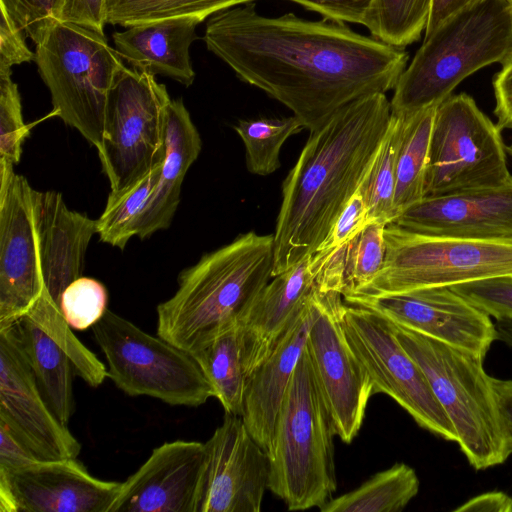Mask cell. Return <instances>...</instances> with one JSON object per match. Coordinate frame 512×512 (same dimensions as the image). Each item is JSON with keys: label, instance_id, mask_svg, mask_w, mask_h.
<instances>
[{"label": "cell", "instance_id": "obj_1", "mask_svg": "<svg viewBox=\"0 0 512 512\" xmlns=\"http://www.w3.org/2000/svg\"><path fill=\"white\" fill-rule=\"evenodd\" d=\"M204 41L244 82L293 112L309 132L351 102L394 89L408 53L326 19L260 15L255 5L212 15Z\"/></svg>", "mask_w": 512, "mask_h": 512}, {"label": "cell", "instance_id": "obj_2", "mask_svg": "<svg viewBox=\"0 0 512 512\" xmlns=\"http://www.w3.org/2000/svg\"><path fill=\"white\" fill-rule=\"evenodd\" d=\"M391 103L363 96L310 132L283 182L272 278L315 253L364 184L385 141Z\"/></svg>", "mask_w": 512, "mask_h": 512}, {"label": "cell", "instance_id": "obj_3", "mask_svg": "<svg viewBox=\"0 0 512 512\" xmlns=\"http://www.w3.org/2000/svg\"><path fill=\"white\" fill-rule=\"evenodd\" d=\"M274 235L254 231L207 254L178 276V289L157 306V335L195 353L238 323L272 278Z\"/></svg>", "mask_w": 512, "mask_h": 512}, {"label": "cell", "instance_id": "obj_4", "mask_svg": "<svg viewBox=\"0 0 512 512\" xmlns=\"http://www.w3.org/2000/svg\"><path fill=\"white\" fill-rule=\"evenodd\" d=\"M512 56V0H482L431 35L400 75L391 112L411 115L438 106L469 75Z\"/></svg>", "mask_w": 512, "mask_h": 512}, {"label": "cell", "instance_id": "obj_5", "mask_svg": "<svg viewBox=\"0 0 512 512\" xmlns=\"http://www.w3.org/2000/svg\"><path fill=\"white\" fill-rule=\"evenodd\" d=\"M336 431L304 348L284 396L270 459L268 490L288 510L320 508L337 490Z\"/></svg>", "mask_w": 512, "mask_h": 512}, {"label": "cell", "instance_id": "obj_6", "mask_svg": "<svg viewBox=\"0 0 512 512\" xmlns=\"http://www.w3.org/2000/svg\"><path fill=\"white\" fill-rule=\"evenodd\" d=\"M394 328L402 346L425 374L469 464L484 470L504 463L511 453L492 377L483 367L484 358L396 324Z\"/></svg>", "mask_w": 512, "mask_h": 512}, {"label": "cell", "instance_id": "obj_7", "mask_svg": "<svg viewBox=\"0 0 512 512\" xmlns=\"http://www.w3.org/2000/svg\"><path fill=\"white\" fill-rule=\"evenodd\" d=\"M35 62L54 115L100 151L108 93L125 67L116 49L104 34L58 21L36 44Z\"/></svg>", "mask_w": 512, "mask_h": 512}, {"label": "cell", "instance_id": "obj_8", "mask_svg": "<svg viewBox=\"0 0 512 512\" xmlns=\"http://www.w3.org/2000/svg\"><path fill=\"white\" fill-rule=\"evenodd\" d=\"M384 239L381 271L367 285L345 296L400 294L512 274V239L433 236L395 223L385 226Z\"/></svg>", "mask_w": 512, "mask_h": 512}, {"label": "cell", "instance_id": "obj_9", "mask_svg": "<svg viewBox=\"0 0 512 512\" xmlns=\"http://www.w3.org/2000/svg\"><path fill=\"white\" fill-rule=\"evenodd\" d=\"M105 355L107 376L129 396H149L174 406L197 407L213 397L194 356L107 309L92 326Z\"/></svg>", "mask_w": 512, "mask_h": 512}, {"label": "cell", "instance_id": "obj_10", "mask_svg": "<svg viewBox=\"0 0 512 512\" xmlns=\"http://www.w3.org/2000/svg\"><path fill=\"white\" fill-rule=\"evenodd\" d=\"M501 130L466 93L451 95L435 110L425 196L497 186L512 175Z\"/></svg>", "mask_w": 512, "mask_h": 512}, {"label": "cell", "instance_id": "obj_11", "mask_svg": "<svg viewBox=\"0 0 512 512\" xmlns=\"http://www.w3.org/2000/svg\"><path fill=\"white\" fill-rule=\"evenodd\" d=\"M171 99L155 76L124 67L109 90L102 148L98 151L111 191L161 165Z\"/></svg>", "mask_w": 512, "mask_h": 512}, {"label": "cell", "instance_id": "obj_12", "mask_svg": "<svg viewBox=\"0 0 512 512\" xmlns=\"http://www.w3.org/2000/svg\"><path fill=\"white\" fill-rule=\"evenodd\" d=\"M347 338L373 382V393L395 400L423 429L451 442L457 437L425 374L398 340L394 324L382 315L344 302Z\"/></svg>", "mask_w": 512, "mask_h": 512}, {"label": "cell", "instance_id": "obj_13", "mask_svg": "<svg viewBox=\"0 0 512 512\" xmlns=\"http://www.w3.org/2000/svg\"><path fill=\"white\" fill-rule=\"evenodd\" d=\"M40 195L0 163V328L26 315L42 293Z\"/></svg>", "mask_w": 512, "mask_h": 512}, {"label": "cell", "instance_id": "obj_14", "mask_svg": "<svg viewBox=\"0 0 512 512\" xmlns=\"http://www.w3.org/2000/svg\"><path fill=\"white\" fill-rule=\"evenodd\" d=\"M344 300L319 290V311L305 349L334 423L336 436L350 444L357 436L373 393V382L353 350L342 321Z\"/></svg>", "mask_w": 512, "mask_h": 512}, {"label": "cell", "instance_id": "obj_15", "mask_svg": "<svg viewBox=\"0 0 512 512\" xmlns=\"http://www.w3.org/2000/svg\"><path fill=\"white\" fill-rule=\"evenodd\" d=\"M345 303L372 310L392 323L485 358L497 330L490 316L450 287L382 296H345Z\"/></svg>", "mask_w": 512, "mask_h": 512}, {"label": "cell", "instance_id": "obj_16", "mask_svg": "<svg viewBox=\"0 0 512 512\" xmlns=\"http://www.w3.org/2000/svg\"><path fill=\"white\" fill-rule=\"evenodd\" d=\"M0 422L41 460L76 458L81 451L42 396L12 325L0 328Z\"/></svg>", "mask_w": 512, "mask_h": 512}, {"label": "cell", "instance_id": "obj_17", "mask_svg": "<svg viewBox=\"0 0 512 512\" xmlns=\"http://www.w3.org/2000/svg\"><path fill=\"white\" fill-rule=\"evenodd\" d=\"M205 450L199 512H259L269 485L270 459L242 417L225 413Z\"/></svg>", "mask_w": 512, "mask_h": 512}, {"label": "cell", "instance_id": "obj_18", "mask_svg": "<svg viewBox=\"0 0 512 512\" xmlns=\"http://www.w3.org/2000/svg\"><path fill=\"white\" fill-rule=\"evenodd\" d=\"M121 483L92 476L76 458L0 467V511L109 512Z\"/></svg>", "mask_w": 512, "mask_h": 512}, {"label": "cell", "instance_id": "obj_19", "mask_svg": "<svg viewBox=\"0 0 512 512\" xmlns=\"http://www.w3.org/2000/svg\"><path fill=\"white\" fill-rule=\"evenodd\" d=\"M205 443L175 440L153 449L124 482L109 512H199Z\"/></svg>", "mask_w": 512, "mask_h": 512}, {"label": "cell", "instance_id": "obj_20", "mask_svg": "<svg viewBox=\"0 0 512 512\" xmlns=\"http://www.w3.org/2000/svg\"><path fill=\"white\" fill-rule=\"evenodd\" d=\"M393 223L433 236L512 239V176L497 186L425 196Z\"/></svg>", "mask_w": 512, "mask_h": 512}, {"label": "cell", "instance_id": "obj_21", "mask_svg": "<svg viewBox=\"0 0 512 512\" xmlns=\"http://www.w3.org/2000/svg\"><path fill=\"white\" fill-rule=\"evenodd\" d=\"M318 311L317 287L301 305L270 355L246 378L241 417L269 457L284 396Z\"/></svg>", "mask_w": 512, "mask_h": 512}, {"label": "cell", "instance_id": "obj_22", "mask_svg": "<svg viewBox=\"0 0 512 512\" xmlns=\"http://www.w3.org/2000/svg\"><path fill=\"white\" fill-rule=\"evenodd\" d=\"M310 257L273 277L237 323L246 378L270 355L301 305L317 288Z\"/></svg>", "mask_w": 512, "mask_h": 512}, {"label": "cell", "instance_id": "obj_23", "mask_svg": "<svg viewBox=\"0 0 512 512\" xmlns=\"http://www.w3.org/2000/svg\"><path fill=\"white\" fill-rule=\"evenodd\" d=\"M201 22L182 16L132 25L113 34L115 49L138 71L171 77L188 87L195 78L189 48Z\"/></svg>", "mask_w": 512, "mask_h": 512}, {"label": "cell", "instance_id": "obj_24", "mask_svg": "<svg viewBox=\"0 0 512 512\" xmlns=\"http://www.w3.org/2000/svg\"><path fill=\"white\" fill-rule=\"evenodd\" d=\"M201 151V138L181 99L167 107L165 158L151 197L136 224V236L149 237L165 229L176 212L181 185Z\"/></svg>", "mask_w": 512, "mask_h": 512}, {"label": "cell", "instance_id": "obj_25", "mask_svg": "<svg viewBox=\"0 0 512 512\" xmlns=\"http://www.w3.org/2000/svg\"><path fill=\"white\" fill-rule=\"evenodd\" d=\"M42 396L65 425L74 411L73 364L65 350L35 321L24 315L11 324Z\"/></svg>", "mask_w": 512, "mask_h": 512}, {"label": "cell", "instance_id": "obj_26", "mask_svg": "<svg viewBox=\"0 0 512 512\" xmlns=\"http://www.w3.org/2000/svg\"><path fill=\"white\" fill-rule=\"evenodd\" d=\"M415 470L395 463L341 496L331 498L321 512H400L419 492Z\"/></svg>", "mask_w": 512, "mask_h": 512}, {"label": "cell", "instance_id": "obj_27", "mask_svg": "<svg viewBox=\"0 0 512 512\" xmlns=\"http://www.w3.org/2000/svg\"><path fill=\"white\" fill-rule=\"evenodd\" d=\"M225 413L242 416L246 376L237 323L192 354Z\"/></svg>", "mask_w": 512, "mask_h": 512}, {"label": "cell", "instance_id": "obj_28", "mask_svg": "<svg viewBox=\"0 0 512 512\" xmlns=\"http://www.w3.org/2000/svg\"><path fill=\"white\" fill-rule=\"evenodd\" d=\"M436 107L403 115L405 127L396 166L395 219L406 208L425 197L430 138Z\"/></svg>", "mask_w": 512, "mask_h": 512}, {"label": "cell", "instance_id": "obj_29", "mask_svg": "<svg viewBox=\"0 0 512 512\" xmlns=\"http://www.w3.org/2000/svg\"><path fill=\"white\" fill-rule=\"evenodd\" d=\"M161 166H156L120 190L110 191L105 209L96 220L101 241L123 249L136 235L137 221L156 186Z\"/></svg>", "mask_w": 512, "mask_h": 512}, {"label": "cell", "instance_id": "obj_30", "mask_svg": "<svg viewBox=\"0 0 512 512\" xmlns=\"http://www.w3.org/2000/svg\"><path fill=\"white\" fill-rule=\"evenodd\" d=\"M433 0H372L364 25L372 36L394 47L404 48L425 31Z\"/></svg>", "mask_w": 512, "mask_h": 512}, {"label": "cell", "instance_id": "obj_31", "mask_svg": "<svg viewBox=\"0 0 512 512\" xmlns=\"http://www.w3.org/2000/svg\"><path fill=\"white\" fill-rule=\"evenodd\" d=\"M404 127L405 116L392 113L385 141L362 186L368 223L395 220L396 166Z\"/></svg>", "mask_w": 512, "mask_h": 512}, {"label": "cell", "instance_id": "obj_32", "mask_svg": "<svg viewBox=\"0 0 512 512\" xmlns=\"http://www.w3.org/2000/svg\"><path fill=\"white\" fill-rule=\"evenodd\" d=\"M255 0H107L106 22L129 27L171 17H195L203 21L234 6Z\"/></svg>", "mask_w": 512, "mask_h": 512}, {"label": "cell", "instance_id": "obj_33", "mask_svg": "<svg viewBox=\"0 0 512 512\" xmlns=\"http://www.w3.org/2000/svg\"><path fill=\"white\" fill-rule=\"evenodd\" d=\"M241 137L248 170L266 176L280 167V149L292 135L304 129L296 116L240 120L234 126Z\"/></svg>", "mask_w": 512, "mask_h": 512}, {"label": "cell", "instance_id": "obj_34", "mask_svg": "<svg viewBox=\"0 0 512 512\" xmlns=\"http://www.w3.org/2000/svg\"><path fill=\"white\" fill-rule=\"evenodd\" d=\"M387 224L367 223L347 246L342 296L371 282L381 271L385 259L384 229Z\"/></svg>", "mask_w": 512, "mask_h": 512}, {"label": "cell", "instance_id": "obj_35", "mask_svg": "<svg viewBox=\"0 0 512 512\" xmlns=\"http://www.w3.org/2000/svg\"><path fill=\"white\" fill-rule=\"evenodd\" d=\"M30 125L24 123L17 84L11 69H0V163L16 165Z\"/></svg>", "mask_w": 512, "mask_h": 512}, {"label": "cell", "instance_id": "obj_36", "mask_svg": "<svg viewBox=\"0 0 512 512\" xmlns=\"http://www.w3.org/2000/svg\"><path fill=\"white\" fill-rule=\"evenodd\" d=\"M107 301V290L101 282L80 276L62 293L60 308L72 329L84 331L104 316Z\"/></svg>", "mask_w": 512, "mask_h": 512}, {"label": "cell", "instance_id": "obj_37", "mask_svg": "<svg viewBox=\"0 0 512 512\" xmlns=\"http://www.w3.org/2000/svg\"><path fill=\"white\" fill-rule=\"evenodd\" d=\"M450 288L497 321L512 320V274L457 284Z\"/></svg>", "mask_w": 512, "mask_h": 512}, {"label": "cell", "instance_id": "obj_38", "mask_svg": "<svg viewBox=\"0 0 512 512\" xmlns=\"http://www.w3.org/2000/svg\"><path fill=\"white\" fill-rule=\"evenodd\" d=\"M362 186L349 200L326 239L310 256L309 265L315 277L328 258L355 237L368 223Z\"/></svg>", "mask_w": 512, "mask_h": 512}, {"label": "cell", "instance_id": "obj_39", "mask_svg": "<svg viewBox=\"0 0 512 512\" xmlns=\"http://www.w3.org/2000/svg\"><path fill=\"white\" fill-rule=\"evenodd\" d=\"M61 4L62 0H0V7L35 44L59 21Z\"/></svg>", "mask_w": 512, "mask_h": 512}, {"label": "cell", "instance_id": "obj_40", "mask_svg": "<svg viewBox=\"0 0 512 512\" xmlns=\"http://www.w3.org/2000/svg\"><path fill=\"white\" fill-rule=\"evenodd\" d=\"M24 36L7 12L1 8L0 69H11L13 65L35 60V53L27 47Z\"/></svg>", "mask_w": 512, "mask_h": 512}, {"label": "cell", "instance_id": "obj_41", "mask_svg": "<svg viewBox=\"0 0 512 512\" xmlns=\"http://www.w3.org/2000/svg\"><path fill=\"white\" fill-rule=\"evenodd\" d=\"M338 23L362 24L372 0H288Z\"/></svg>", "mask_w": 512, "mask_h": 512}, {"label": "cell", "instance_id": "obj_42", "mask_svg": "<svg viewBox=\"0 0 512 512\" xmlns=\"http://www.w3.org/2000/svg\"><path fill=\"white\" fill-rule=\"evenodd\" d=\"M107 0H62L59 21L104 34Z\"/></svg>", "mask_w": 512, "mask_h": 512}, {"label": "cell", "instance_id": "obj_43", "mask_svg": "<svg viewBox=\"0 0 512 512\" xmlns=\"http://www.w3.org/2000/svg\"><path fill=\"white\" fill-rule=\"evenodd\" d=\"M495 95L494 114L500 130L512 129V56L503 64L493 80Z\"/></svg>", "mask_w": 512, "mask_h": 512}, {"label": "cell", "instance_id": "obj_44", "mask_svg": "<svg viewBox=\"0 0 512 512\" xmlns=\"http://www.w3.org/2000/svg\"><path fill=\"white\" fill-rule=\"evenodd\" d=\"M39 459L2 422H0V467H20Z\"/></svg>", "mask_w": 512, "mask_h": 512}, {"label": "cell", "instance_id": "obj_45", "mask_svg": "<svg viewBox=\"0 0 512 512\" xmlns=\"http://www.w3.org/2000/svg\"><path fill=\"white\" fill-rule=\"evenodd\" d=\"M455 512H512V497L502 491H490L470 498Z\"/></svg>", "mask_w": 512, "mask_h": 512}, {"label": "cell", "instance_id": "obj_46", "mask_svg": "<svg viewBox=\"0 0 512 512\" xmlns=\"http://www.w3.org/2000/svg\"><path fill=\"white\" fill-rule=\"evenodd\" d=\"M492 384L507 446L512 453V379L492 377Z\"/></svg>", "mask_w": 512, "mask_h": 512}, {"label": "cell", "instance_id": "obj_47", "mask_svg": "<svg viewBox=\"0 0 512 512\" xmlns=\"http://www.w3.org/2000/svg\"><path fill=\"white\" fill-rule=\"evenodd\" d=\"M482 0H433L425 37L431 35L446 20Z\"/></svg>", "mask_w": 512, "mask_h": 512}, {"label": "cell", "instance_id": "obj_48", "mask_svg": "<svg viewBox=\"0 0 512 512\" xmlns=\"http://www.w3.org/2000/svg\"><path fill=\"white\" fill-rule=\"evenodd\" d=\"M497 340L512 348V320H500L495 323Z\"/></svg>", "mask_w": 512, "mask_h": 512}, {"label": "cell", "instance_id": "obj_49", "mask_svg": "<svg viewBox=\"0 0 512 512\" xmlns=\"http://www.w3.org/2000/svg\"><path fill=\"white\" fill-rule=\"evenodd\" d=\"M506 151L512 157V143L506 146Z\"/></svg>", "mask_w": 512, "mask_h": 512}]
</instances>
